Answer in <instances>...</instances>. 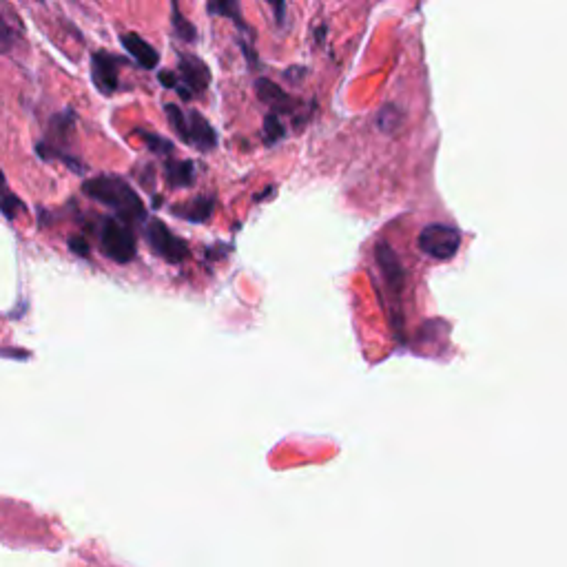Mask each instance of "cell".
Returning <instances> with one entry per match:
<instances>
[{
  "label": "cell",
  "mask_w": 567,
  "mask_h": 567,
  "mask_svg": "<svg viewBox=\"0 0 567 567\" xmlns=\"http://www.w3.org/2000/svg\"><path fill=\"white\" fill-rule=\"evenodd\" d=\"M120 43H122V47H125L129 54H131V58L136 60V63L142 67V69H156L158 67V63H160V54L156 51V47H153L151 43H147V40H144L142 36H138V34H133V32H129V34H122L120 36Z\"/></svg>",
  "instance_id": "obj_9"
},
{
  "label": "cell",
  "mask_w": 567,
  "mask_h": 567,
  "mask_svg": "<svg viewBox=\"0 0 567 567\" xmlns=\"http://www.w3.org/2000/svg\"><path fill=\"white\" fill-rule=\"evenodd\" d=\"M180 80L175 76V89L182 100H191L193 96H202L211 85V74L200 58L180 54Z\"/></svg>",
  "instance_id": "obj_6"
},
{
  "label": "cell",
  "mask_w": 567,
  "mask_h": 567,
  "mask_svg": "<svg viewBox=\"0 0 567 567\" xmlns=\"http://www.w3.org/2000/svg\"><path fill=\"white\" fill-rule=\"evenodd\" d=\"M14 43H16L14 32H12V29H9L7 20L0 16V54H7V51L14 47Z\"/></svg>",
  "instance_id": "obj_18"
},
{
  "label": "cell",
  "mask_w": 567,
  "mask_h": 567,
  "mask_svg": "<svg viewBox=\"0 0 567 567\" xmlns=\"http://www.w3.org/2000/svg\"><path fill=\"white\" fill-rule=\"evenodd\" d=\"M0 357H12V359H27L29 353L25 350H7V348H0Z\"/></svg>",
  "instance_id": "obj_20"
},
{
  "label": "cell",
  "mask_w": 567,
  "mask_h": 567,
  "mask_svg": "<svg viewBox=\"0 0 567 567\" xmlns=\"http://www.w3.org/2000/svg\"><path fill=\"white\" fill-rule=\"evenodd\" d=\"M375 255H377V264L381 268V273H384V277H386L388 288H393L395 297L399 300V293L404 291V284H406L404 266H401L397 253L390 249L388 244H384V242H379Z\"/></svg>",
  "instance_id": "obj_8"
},
{
  "label": "cell",
  "mask_w": 567,
  "mask_h": 567,
  "mask_svg": "<svg viewBox=\"0 0 567 567\" xmlns=\"http://www.w3.org/2000/svg\"><path fill=\"white\" fill-rule=\"evenodd\" d=\"M23 209H25V204L20 202L12 191H9L5 175L3 171H0V211H3L7 220H16L18 211H23Z\"/></svg>",
  "instance_id": "obj_13"
},
{
  "label": "cell",
  "mask_w": 567,
  "mask_h": 567,
  "mask_svg": "<svg viewBox=\"0 0 567 567\" xmlns=\"http://www.w3.org/2000/svg\"><path fill=\"white\" fill-rule=\"evenodd\" d=\"M419 249L432 260L448 262L461 249V231L448 224H428L419 235Z\"/></svg>",
  "instance_id": "obj_5"
},
{
  "label": "cell",
  "mask_w": 567,
  "mask_h": 567,
  "mask_svg": "<svg viewBox=\"0 0 567 567\" xmlns=\"http://www.w3.org/2000/svg\"><path fill=\"white\" fill-rule=\"evenodd\" d=\"M164 113H167L171 129L178 133L182 142H187L204 153L218 147V133H215L211 122L206 120L200 111L191 109L189 113H184L178 105L169 102V105L164 107Z\"/></svg>",
  "instance_id": "obj_2"
},
{
  "label": "cell",
  "mask_w": 567,
  "mask_h": 567,
  "mask_svg": "<svg viewBox=\"0 0 567 567\" xmlns=\"http://www.w3.org/2000/svg\"><path fill=\"white\" fill-rule=\"evenodd\" d=\"M82 193L91 200L109 206L111 211H116V220L127 224L129 229L131 224H142L147 220V209H144L142 198L120 175H98V178H91L82 184Z\"/></svg>",
  "instance_id": "obj_1"
},
{
  "label": "cell",
  "mask_w": 567,
  "mask_h": 567,
  "mask_svg": "<svg viewBox=\"0 0 567 567\" xmlns=\"http://www.w3.org/2000/svg\"><path fill=\"white\" fill-rule=\"evenodd\" d=\"M69 249L71 253H76L80 257H89V242L85 240V237H71L69 240Z\"/></svg>",
  "instance_id": "obj_19"
},
{
  "label": "cell",
  "mask_w": 567,
  "mask_h": 567,
  "mask_svg": "<svg viewBox=\"0 0 567 567\" xmlns=\"http://www.w3.org/2000/svg\"><path fill=\"white\" fill-rule=\"evenodd\" d=\"M144 237H147L151 251L160 255L164 262L182 264L189 257V244L182 237L173 235L169 226L156 218H151L144 224Z\"/></svg>",
  "instance_id": "obj_4"
},
{
  "label": "cell",
  "mask_w": 567,
  "mask_h": 567,
  "mask_svg": "<svg viewBox=\"0 0 567 567\" xmlns=\"http://www.w3.org/2000/svg\"><path fill=\"white\" fill-rule=\"evenodd\" d=\"M164 175L171 187L189 189L195 182V164L191 160H167L164 162Z\"/></svg>",
  "instance_id": "obj_12"
},
{
  "label": "cell",
  "mask_w": 567,
  "mask_h": 567,
  "mask_svg": "<svg viewBox=\"0 0 567 567\" xmlns=\"http://www.w3.org/2000/svg\"><path fill=\"white\" fill-rule=\"evenodd\" d=\"M209 12H215V14H224V16H231L237 27L244 29V32H249V25H244L242 23V16H240V5L237 3H211L209 5Z\"/></svg>",
  "instance_id": "obj_17"
},
{
  "label": "cell",
  "mask_w": 567,
  "mask_h": 567,
  "mask_svg": "<svg viewBox=\"0 0 567 567\" xmlns=\"http://www.w3.org/2000/svg\"><path fill=\"white\" fill-rule=\"evenodd\" d=\"M286 136V129L282 125V120L277 113H268V116L264 118V138H266V144H275L277 140H282Z\"/></svg>",
  "instance_id": "obj_15"
},
{
  "label": "cell",
  "mask_w": 567,
  "mask_h": 567,
  "mask_svg": "<svg viewBox=\"0 0 567 567\" xmlns=\"http://www.w3.org/2000/svg\"><path fill=\"white\" fill-rule=\"evenodd\" d=\"M160 82L167 89H175V76L169 74V71H160Z\"/></svg>",
  "instance_id": "obj_21"
},
{
  "label": "cell",
  "mask_w": 567,
  "mask_h": 567,
  "mask_svg": "<svg viewBox=\"0 0 567 567\" xmlns=\"http://www.w3.org/2000/svg\"><path fill=\"white\" fill-rule=\"evenodd\" d=\"M173 29H175V36L184 40V43H195V40H198V32H195V27L182 16L178 5H173Z\"/></svg>",
  "instance_id": "obj_14"
},
{
  "label": "cell",
  "mask_w": 567,
  "mask_h": 567,
  "mask_svg": "<svg viewBox=\"0 0 567 567\" xmlns=\"http://www.w3.org/2000/svg\"><path fill=\"white\" fill-rule=\"evenodd\" d=\"M213 206H215L213 195H200V198H195L187 204L173 206V215H178V218H184L189 222H206L211 218Z\"/></svg>",
  "instance_id": "obj_11"
},
{
  "label": "cell",
  "mask_w": 567,
  "mask_h": 567,
  "mask_svg": "<svg viewBox=\"0 0 567 567\" xmlns=\"http://www.w3.org/2000/svg\"><path fill=\"white\" fill-rule=\"evenodd\" d=\"M100 251L116 264H129L138 253L136 235L127 224L116 218H102L100 222Z\"/></svg>",
  "instance_id": "obj_3"
},
{
  "label": "cell",
  "mask_w": 567,
  "mask_h": 567,
  "mask_svg": "<svg viewBox=\"0 0 567 567\" xmlns=\"http://www.w3.org/2000/svg\"><path fill=\"white\" fill-rule=\"evenodd\" d=\"M142 138L147 140V147L153 153H158V156L169 158L173 153V142H169L167 138H160V136H156V133H149V131H142Z\"/></svg>",
  "instance_id": "obj_16"
},
{
  "label": "cell",
  "mask_w": 567,
  "mask_h": 567,
  "mask_svg": "<svg viewBox=\"0 0 567 567\" xmlns=\"http://www.w3.org/2000/svg\"><path fill=\"white\" fill-rule=\"evenodd\" d=\"M125 63V60L118 56H111L107 51H98L91 58V78H94V85L98 87L100 94L111 96L113 91L118 89L120 78H118V67Z\"/></svg>",
  "instance_id": "obj_7"
},
{
  "label": "cell",
  "mask_w": 567,
  "mask_h": 567,
  "mask_svg": "<svg viewBox=\"0 0 567 567\" xmlns=\"http://www.w3.org/2000/svg\"><path fill=\"white\" fill-rule=\"evenodd\" d=\"M255 94H257V98L264 102V105L275 109L273 113L284 111V109L293 111L297 107V102L291 96H288L284 89L277 87L275 82L268 80V78H257L255 80Z\"/></svg>",
  "instance_id": "obj_10"
}]
</instances>
